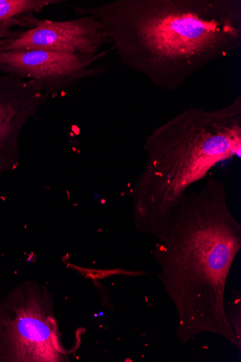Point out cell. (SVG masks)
Returning a JSON list of instances; mask_svg holds the SVG:
<instances>
[{"instance_id": "cell-2", "label": "cell", "mask_w": 241, "mask_h": 362, "mask_svg": "<svg viewBox=\"0 0 241 362\" xmlns=\"http://www.w3.org/2000/svg\"><path fill=\"white\" fill-rule=\"evenodd\" d=\"M74 10L99 21L121 62L165 90L241 47V0H115Z\"/></svg>"}, {"instance_id": "cell-8", "label": "cell", "mask_w": 241, "mask_h": 362, "mask_svg": "<svg viewBox=\"0 0 241 362\" xmlns=\"http://www.w3.org/2000/svg\"><path fill=\"white\" fill-rule=\"evenodd\" d=\"M231 298L225 300L226 317L230 322L235 334L241 342V296L240 291L231 292Z\"/></svg>"}, {"instance_id": "cell-4", "label": "cell", "mask_w": 241, "mask_h": 362, "mask_svg": "<svg viewBox=\"0 0 241 362\" xmlns=\"http://www.w3.org/2000/svg\"><path fill=\"white\" fill-rule=\"evenodd\" d=\"M48 288L27 281L0 299V362H62L61 343Z\"/></svg>"}, {"instance_id": "cell-6", "label": "cell", "mask_w": 241, "mask_h": 362, "mask_svg": "<svg viewBox=\"0 0 241 362\" xmlns=\"http://www.w3.org/2000/svg\"><path fill=\"white\" fill-rule=\"evenodd\" d=\"M111 43L105 26L90 16L54 21L38 18L35 26L0 47V52L40 49L57 53L93 56Z\"/></svg>"}, {"instance_id": "cell-1", "label": "cell", "mask_w": 241, "mask_h": 362, "mask_svg": "<svg viewBox=\"0 0 241 362\" xmlns=\"http://www.w3.org/2000/svg\"><path fill=\"white\" fill-rule=\"evenodd\" d=\"M240 250L241 226L229 209L225 183L211 177L185 193L153 251L158 276L177 314L176 338L182 344L212 334L240 351L225 310L228 277Z\"/></svg>"}, {"instance_id": "cell-7", "label": "cell", "mask_w": 241, "mask_h": 362, "mask_svg": "<svg viewBox=\"0 0 241 362\" xmlns=\"http://www.w3.org/2000/svg\"><path fill=\"white\" fill-rule=\"evenodd\" d=\"M49 95L35 81L0 75V181L18 168L21 131Z\"/></svg>"}, {"instance_id": "cell-3", "label": "cell", "mask_w": 241, "mask_h": 362, "mask_svg": "<svg viewBox=\"0 0 241 362\" xmlns=\"http://www.w3.org/2000/svg\"><path fill=\"white\" fill-rule=\"evenodd\" d=\"M146 168L129 194L137 231L164 239L169 216L195 183L217 164L240 157L241 96L217 110L189 107L153 129Z\"/></svg>"}, {"instance_id": "cell-9", "label": "cell", "mask_w": 241, "mask_h": 362, "mask_svg": "<svg viewBox=\"0 0 241 362\" xmlns=\"http://www.w3.org/2000/svg\"><path fill=\"white\" fill-rule=\"evenodd\" d=\"M21 30L23 29H20L13 24L0 23V47L16 37Z\"/></svg>"}, {"instance_id": "cell-5", "label": "cell", "mask_w": 241, "mask_h": 362, "mask_svg": "<svg viewBox=\"0 0 241 362\" xmlns=\"http://www.w3.org/2000/svg\"><path fill=\"white\" fill-rule=\"evenodd\" d=\"M103 54L88 56L40 49L0 52V73L35 81L51 94L102 73L103 68L96 62Z\"/></svg>"}]
</instances>
